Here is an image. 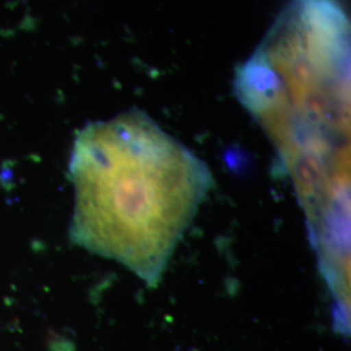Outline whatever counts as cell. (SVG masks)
I'll list each match as a JSON object with an SVG mask.
<instances>
[{
    "mask_svg": "<svg viewBox=\"0 0 351 351\" xmlns=\"http://www.w3.org/2000/svg\"><path fill=\"white\" fill-rule=\"evenodd\" d=\"M71 236L155 287L213 184L206 163L139 110L85 126L69 163Z\"/></svg>",
    "mask_w": 351,
    "mask_h": 351,
    "instance_id": "6da1fadb",
    "label": "cell"
},
{
    "mask_svg": "<svg viewBox=\"0 0 351 351\" xmlns=\"http://www.w3.org/2000/svg\"><path fill=\"white\" fill-rule=\"evenodd\" d=\"M234 91L271 136L307 193L346 164L350 106V21L339 0H290Z\"/></svg>",
    "mask_w": 351,
    "mask_h": 351,
    "instance_id": "7a4b0ae2",
    "label": "cell"
}]
</instances>
